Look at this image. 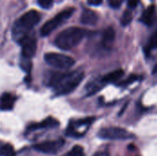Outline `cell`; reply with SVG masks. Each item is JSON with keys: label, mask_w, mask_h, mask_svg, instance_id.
<instances>
[{"label": "cell", "mask_w": 157, "mask_h": 156, "mask_svg": "<svg viewBox=\"0 0 157 156\" xmlns=\"http://www.w3.org/2000/svg\"><path fill=\"white\" fill-rule=\"evenodd\" d=\"M75 8L74 7H68L66 9H63L59 14H57L55 17L48 20L40 29V35L42 37H46L50 35L53 30H55L58 27L63 25L68 18L72 17V15L75 13Z\"/></svg>", "instance_id": "4"}, {"label": "cell", "mask_w": 157, "mask_h": 156, "mask_svg": "<svg viewBox=\"0 0 157 156\" xmlns=\"http://www.w3.org/2000/svg\"><path fill=\"white\" fill-rule=\"evenodd\" d=\"M17 43L21 46V55L23 59L30 60L35 55L37 50V40L34 36L29 34L24 37Z\"/></svg>", "instance_id": "8"}, {"label": "cell", "mask_w": 157, "mask_h": 156, "mask_svg": "<svg viewBox=\"0 0 157 156\" xmlns=\"http://www.w3.org/2000/svg\"><path fill=\"white\" fill-rule=\"evenodd\" d=\"M63 156H85L84 153V149L82 146L79 145H75L72 148V150L70 152H68L66 154Z\"/></svg>", "instance_id": "19"}, {"label": "cell", "mask_w": 157, "mask_h": 156, "mask_svg": "<svg viewBox=\"0 0 157 156\" xmlns=\"http://www.w3.org/2000/svg\"><path fill=\"white\" fill-rule=\"evenodd\" d=\"M37 1H38V4L40 5V6H41L42 8H45V9L51 8L52 6V3H53V0H37Z\"/></svg>", "instance_id": "22"}, {"label": "cell", "mask_w": 157, "mask_h": 156, "mask_svg": "<svg viewBox=\"0 0 157 156\" xmlns=\"http://www.w3.org/2000/svg\"><path fill=\"white\" fill-rule=\"evenodd\" d=\"M63 145H64V141L63 139H60L56 141H47L40 143H37L33 146V149L42 154H53L59 152Z\"/></svg>", "instance_id": "9"}, {"label": "cell", "mask_w": 157, "mask_h": 156, "mask_svg": "<svg viewBox=\"0 0 157 156\" xmlns=\"http://www.w3.org/2000/svg\"><path fill=\"white\" fill-rule=\"evenodd\" d=\"M139 79V76H137V75H131L129 78H127L126 80H124V81H121L119 84H118V86H122V87H125V86H128L129 85H131V84H132L133 82H135V81H137Z\"/></svg>", "instance_id": "21"}, {"label": "cell", "mask_w": 157, "mask_h": 156, "mask_svg": "<svg viewBox=\"0 0 157 156\" xmlns=\"http://www.w3.org/2000/svg\"><path fill=\"white\" fill-rule=\"evenodd\" d=\"M155 49H157V29L153 33V35L150 37L148 43L145 47V51H146V53H148L151 51L155 50Z\"/></svg>", "instance_id": "18"}, {"label": "cell", "mask_w": 157, "mask_h": 156, "mask_svg": "<svg viewBox=\"0 0 157 156\" xmlns=\"http://www.w3.org/2000/svg\"><path fill=\"white\" fill-rule=\"evenodd\" d=\"M87 30L77 27H70L60 32L54 40L57 48L68 51L76 47L86 36Z\"/></svg>", "instance_id": "3"}, {"label": "cell", "mask_w": 157, "mask_h": 156, "mask_svg": "<svg viewBox=\"0 0 157 156\" xmlns=\"http://www.w3.org/2000/svg\"><path fill=\"white\" fill-rule=\"evenodd\" d=\"M106 86L104 83L102 77H97L93 80H91L86 86V96H91L101 90Z\"/></svg>", "instance_id": "12"}, {"label": "cell", "mask_w": 157, "mask_h": 156, "mask_svg": "<svg viewBox=\"0 0 157 156\" xmlns=\"http://www.w3.org/2000/svg\"><path fill=\"white\" fill-rule=\"evenodd\" d=\"M16 102V97L10 93H4L0 98V109L3 111H9L13 109Z\"/></svg>", "instance_id": "13"}, {"label": "cell", "mask_w": 157, "mask_h": 156, "mask_svg": "<svg viewBox=\"0 0 157 156\" xmlns=\"http://www.w3.org/2000/svg\"><path fill=\"white\" fill-rule=\"evenodd\" d=\"M40 14L36 10H29L22 15L13 25V39L18 42L24 37L29 35V32L32 30V29L40 22Z\"/></svg>", "instance_id": "2"}, {"label": "cell", "mask_w": 157, "mask_h": 156, "mask_svg": "<svg viewBox=\"0 0 157 156\" xmlns=\"http://www.w3.org/2000/svg\"><path fill=\"white\" fill-rule=\"evenodd\" d=\"M94 120L95 118L92 117L77 120H72L70 121L65 131V134L72 138H80L86 134V132L89 129L90 125L94 122Z\"/></svg>", "instance_id": "5"}, {"label": "cell", "mask_w": 157, "mask_h": 156, "mask_svg": "<svg viewBox=\"0 0 157 156\" xmlns=\"http://www.w3.org/2000/svg\"><path fill=\"white\" fill-rule=\"evenodd\" d=\"M115 40V30L112 28L107 29L102 36V45L104 48H109Z\"/></svg>", "instance_id": "15"}, {"label": "cell", "mask_w": 157, "mask_h": 156, "mask_svg": "<svg viewBox=\"0 0 157 156\" xmlns=\"http://www.w3.org/2000/svg\"><path fill=\"white\" fill-rule=\"evenodd\" d=\"M138 5V0H128V6L131 9H133L137 6Z\"/></svg>", "instance_id": "23"}, {"label": "cell", "mask_w": 157, "mask_h": 156, "mask_svg": "<svg viewBox=\"0 0 157 156\" xmlns=\"http://www.w3.org/2000/svg\"><path fill=\"white\" fill-rule=\"evenodd\" d=\"M123 74H124V71L121 69H118V70H115V71L106 74L105 76L102 77V79L106 85L109 84V83H117L118 81L121 80V78L123 76Z\"/></svg>", "instance_id": "16"}, {"label": "cell", "mask_w": 157, "mask_h": 156, "mask_svg": "<svg viewBox=\"0 0 157 156\" xmlns=\"http://www.w3.org/2000/svg\"><path fill=\"white\" fill-rule=\"evenodd\" d=\"M132 14L130 10H125L122 17H121V23L122 24V26H127L129 25L131 22H132Z\"/></svg>", "instance_id": "20"}, {"label": "cell", "mask_w": 157, "mask_h": 156, "mask_svg": "<svg viewBox=\"0 0 157 156\" xmlns=\"http://www.w3.org/2000/svg\"><path fill=\"white\" fill-rule=\"evenodd\" d=\"M60 122L52 118V117H48L44 120H42L40 123H32L28 126V131H36V130H42V129H51V128H56L58 127Z\"/></svg>", "instance_id": "10"}, {"label": "cell", "mask_w": 157, "mask_h": 156, "mask_svg": "<svg viewBox=\"0 0 157 156\" xmlns=\"http://www.w3.org/2000/svg\"><path fill=\"white\" fill-rule=\"evenodd\" d=\"M102 2L103 0H87V3L91 6H99Z\"/></svg>", "instance_id": "24"}, {"label": "cell", "mask_w": 157, "mask_h": 156, "mask_svg": "<svg viewBox=\"0 0 157 156\" xmlns=\"http://www.w3.org/2000/svg\"><path fill=\"white\" fill-rule=\"evenodd\" d=\"M80 21L84 25H95L98 21V14L90 9H84L80 17Z\"/></svg>", "instance_id": "14"}, {"label": "cell", "mask_w": 157, "mask_h": 156, "mask_svg": "<svg viewBox=\"0 0 157 156\" xmlns=\"http://www.w3.org/2000/svg\"><path fill=\"white\" fill-rule=\"evenodd\" d=\"M156 19V8L155 6L147 7L140 17V21L146 26H153Z\"/></svg>", "instance_id": "11"}, {"label": "cell", "mask_w": 157, "mask_h": 156, "mask_svg": "<svg viewBox=\"0 0 157 156\" xmlns=\"http://www.w3.org/2000/svg\"><path fill=\"white\" fill-rule=\"evenodd\" d=\"M16 153L13 146L9 143L0 145V156H15Z\"/></svg>", "instance_id": "17"}, {"label": "cell", "mask_w": 157, "mask_h": 156, "mask_svg": "<svg viewBox=\"0 0 157 156\" xmlns=\"http://www.w3.org/2000/svg\"><path fill=\"white\" fill-rule=\"evenodd\" d=\"M45 62L52 67L66 70L75 64V60L65 54L57 52H48L44 55Z\"/></svg>", "instance_id": "6"}, {"label": "cell", "mask_w": 157, "mask_h": 156, "mask_svg": "<svg viewBox=\"0 0 157 156\" xmlns=\"http://www.w3.org/2000/svg\"><path fill=\"white\" fill-rule=\"evenodd\" d=\"M85 74L82 70L68 73H53L49 79V86L55 95L63 96L73 92L83 81Z\"/></svg>", "instance_id": "1"}, {"label": "cell", "mask_w": 157, "mask_h": 156, "mask_svg": "<svg viewBox=\"0 0 157 156\" xmlns=\"http://www.w3.org/2000/svg\"><path fill=\"white\" fill-rule=\"evenodd\" d=\"M98 137L104 140H129L133 138V134L128 131L119 127H108L103 128L98 131Z\"/></svg>", "instance_id": "7"}]
</instances>
